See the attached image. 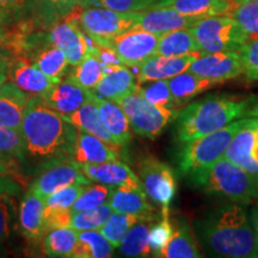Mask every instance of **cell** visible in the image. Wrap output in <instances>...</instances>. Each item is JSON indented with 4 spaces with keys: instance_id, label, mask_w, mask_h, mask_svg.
<instances>
[{
    "instance_id": "cell-42",
    "label": "cell",
    "mask_w": 258,
    "mask_h": 258,
    "mask_svg": "<svg viewBox=\"0 0 258 258\" xmlns=\"http://www.w3.org/2000/svg\"><path fill=\"white\" fill-rule=\"evenodd\" d=\"M172 233L173 226L169 219V207H161L160 218L158 221L154 220L150 228V244L153 256L158 257L160 251L169 243Z\"/></svg>"
},
{
    "instance_id": "cell-26",
    "label": "cell",
    "mask_w": 258,
    "mask_h": 258,
    "mask_svg": "<svg viewBox=\"0 0 258 258\" xmlns=\"http://www.w3.org/2000/svg\"><path fill=\"white\" fill-rule=\"evenodd\" d=\"M70 123L76 125L78 129L88 132V133L95 135V137L102 139L104 143L110 145L115 150H121V146H118L112 135L109 133V131L103 123L99 116L98 108H97L95 95L88 103H85L83 106H80L78 110L71 112V114L63 115Z\"/></svg>"
},
{
    "instance_id": "cell-16",
    "label": "cell",
    "mask_w": 258,
    "mask_h": 258,
    "mask_svg": "<svg viewBox=\"0 0 258 258\" xmlns=\"http://www.w3.org/2000/svg\"><path fill=\"white\" fill-rule=\"evenodd\" d=\"M201 53H191L180 56H163L153 55L150 59L139 64L137 80L139 84L154 82V80H169L172 77L185 72L190 64L198 57L201 56Z\"/></svg>"
},
{
    "instance_id": "cell-23",
    "label": "cell",
    "mask_w": 258,
    "mask_h": 258,
    "mask_svg": "<svg viewBox=\"0 0 258 258\" xmlns=\"http://www.w3.org/2000/svg\"><path fill=\"white\" fill-rule=\"evenodd\" d=\"M80 164H102L106 161L120 160V151L115 150L102 139L79 129L74 145L72 159Z\"/></svg>"
},
{
    "instance_id": "cell-43",
    "label": "cell",
    "mask_w": 258,
    "mask_h": 258,
    "mask_svg": "<svg viewBox=\"0 0 258 258\" xmlns=\"http://www.w3.org/2000/svg\"><path fill=\"white\" fill-rule=\"evenodd\" d=\"M18 219L17 206L11 195H0V247L11 238Z\"/></svg>"
},
{
    "instance_id": "cell-38",
    "label": "cell",
    "mask_w": 258,
    "mask_h": 258,
    "mask_svg": "<svg viewBox=\"0 0 258 258\" xmlns=\"http://www.w3.org/2000/svg\"><path fill=\"white\" fill-rule=\"evenodd\" d=\"M141 221L139 217L112 211L105 224L101 227V233L110 241L114 247L120 246L122 239L137 222Z\"/></svg>"
},
{
    "instance_id": "cell-33",
    "label": "cell",
    "mask_w": 258,
    "mask_h": 258,
    "mask_svg": "<svg viewBox=\"0 0 258 258\" xmlns=\"http://www.w3.org/2000/svg\"><path fill=\"white\" fill-rule=\"evenodd\" d=\"M79 0H36L32 17L37 25L51 28L78 6Z\"/></svg>"
},
{
    "instance_id": "cell-13",
    "label": "cell",
    "mask_w": 258,
    "mask_h": 258,
    "mask_svg": "<svg viewBox=\"0 0 258 258\" xmlns=\"http://www.w3.org/2000/svg\"><path fill=\"white\" fill-rule=\"evenodd\" d=\"M90 183L92 182L85 176L79 164L73 160H69L59 165L49 167L37 175L36 178L32 180L29 189L46 199L51 194L67 186L88 185Z\"/></svg>"
},
{
    "instance_id": "cell-25",
    "label": "cell",
    "mask_w": 258,
    "mask_h": 258,
    "mask_svg": "<svg viewBox=\"0 0 258 258\" xmlns=\"http://www.w3.org/2000/svg\"><path fill=\"white\" fill-rule=\"evenodd\" d=\"M95 101L97 108H98L101 120L109 131V133L112 135V138L115 139L118 146H127L132 140V133L131 123H129V120L123 109L116 102L102 98V97L97 96L96 93Z\"/></svg>"
},
{
    "instance_id": "cell-5",
    "label": "cell",
    "mask_w": 258,
    "mask_h": 258,
    "mask_svg": "<svg viewBox=\"0 0 258 258\" xmlns=\"http://www.w3.org/2000/svg\"><path fill=\"white\" fill-rule=\"evenodd\" d=\"M245 118L235 120L224 128L183 144L178 156L180 172L191 178L224 158L234 135L244 124Z\"/></svg>"
},
{
    "instance_id": "cell-45",
    "label": "cell",
    "mask_w": 258,
    "mask_h": 258,
    "mask_svg": "<svg viewBox=\"0 0 258 258\" xmlns=\"http://www.w3.org/2000/svg\"><path fill=\"white\" fill-rule=\"evenodd\" d=\"M171 0H98V6L118 12H141L150 9L163 8Z\"/></svg>"
},
{
    "instance_id": "cell-8",
    "label": "cell",
    "mask_w": 258,
    "mask_h": 258,
    "mask_svg": "<svg viewBox=\"0 0 258 258\" xmlns=\"http://www.w3.org/2000/svg\"><path fill=\"white\" fill-rule=\"evenodd\" d=\"M137 21L138 12H118L103 6H88L80 11L77 24L93 42L108 47L112 38L134 27Z\"/></svg>"
},
{
    "instance_id": "cell-57",
    "label": "cell",
    "mask_w": 258,
    "mask_h": 258,
    "mask_svg": "<svg viewBox=\"0 0 258 258\" xmlns=\"http://www.w3.org/2000/svg\"><path fill=\"white\" fill-rule=\"evenodd\" d=\"M240 2H244V0H239V3ZM250 2H254V3H258V0H250Z\"/></svg>"
},
{
    "instance_id": "cell-32",
    "label": "cell",
    "mask_w": 258,
    "mask_h": 258,
    "mask_svg": "<svg viewBox=\"0 0 258 258\" xmlns=\"http://www.w3.org/2000/svg\"><path fill=\"white\" fill-rule=\"evenodd\" d=\"M78 240V231L72 227H61L48 232L42 238L41 247L47 257H73L74 247Z\"/></svg>"
},
{
    "instance_id": "cell-49",
    "label": "cell",
    "mask_w": 258,
    "mask_h": 258,
    "mask_svg": "<svg viewBox=\"0 0 258 258\" xmlns=\"http://www.w3.org/2000/svg\"><path fill=\"white\" fill-rule=\"evenodd\" d=\"M72 218V208H48L44 206L43 232H48L61 227H70ZM43 235V237H44Z\"/></svg>"
},
{
    "instance_id": "cell-1",
    "label": "cell",
    "mask_w": 258,
    "mask_h": 258,
    "mask_svg": "<svg viewBox=\"0 0 258 258\" xmlns=\"http://www.w3.org/2000/svg\"><path fill=\"white\" fill-rule=\"evenodd\" d=\"M21 133L24 144L21 171L28 178L72 159L79 129L41 96L30 95Z\"/></svg>"
},
{
    "instance_id": "cell-40",
    "label": "cell",
    "mask_w": 258,
    "mask_h": 258,
    "mask_svg": "<svg viewBox=\"0 0 258 258\" xmlns=\"http://www.w3.org/2000/svg\"><path fill=\"white\" fill-rule=\"evenodd\" d=\"M138 92L151 104L159 106V108L179 110L173 101L167 80H154V82L139 84Z\"/></svg>"
},
{
    "instance_id": "cell-52",
    "label": "cell",
    "mask_w": 258,
    "mask_h": 258,
    "mask_svg": "<svg viewBox=\"0 0 258 258\" xmlns=\"http://www.w3.org/2000/svg\"><path fill=\"white\" fill-rule=\"evenodd\" d=\"M16 22L12 19L11 16H10L5 10H3L0 8V31L5 32L8 31V29L11 27L12 24H15Z\"/></svg>"
},
{
    "instance_id": "cell-37",
    "label": "cell",
    "mask_w": 258,
    "mask_h": 258,
    "mask_svg": "<svg viewBox=\"0 0 258 258\" xmlns=\"http://www.w3.org/2000/svg\"><path fill=\"white\" fill-rule=\"evenodd\" d=\"M104 74V64L93 54H90L82 62L74 66V70L69 74V78L77 85L85 90H92L102 79Z\"/></svg>"
},
{
    "instance_id": "cell-19",
    "label": "cell",
    "mask_w": 258,
    "mask_h": 258,
    "mask_svg": "<svg viewBox=\"0 0 258 258\" xmlns=\"http://www.w3.org/2000/svg\"><path fill=\"white\" fill-rule=\"evenodd\" d=\"M139 83L127 66L122 63L104 66L102 79L92 90L98 97L116 102L117 99L137 91Z\"/></svg>"
},
{
    "instance_id": "cell-21",
    "label": "cell",
    "mask_w": 258,
    "mask_h": 258,
    "mask_svg": "<svg viewBox=\"0 0 258 258\" xmlns=\"http://www.w3.org/2000/svg\"><path fill=\"white\" fill-rule=\"evenodd\" d=\"M108 203L112 211L135 215L141 220L154 221L160 218L157 209L147 201L146 192L143 190L114 188Z\"/></svg>"
},
{
    "instance_id": "cell-28",
    "label": "cell",
    "mask_w": 258,
    "mask_h": 258,
    "mask_svg": "<svg viewBox=\"0 0 258 258\" xmlns=\"http://www.w3.org/2000/svg\"><path fill=\"white\" fill-rule=\"evenodd\" d=\"M166 6L190 17L231 16L235 8L232 0H171Z\"/></svg>"
},
{
    "instance_id": "cell-55",
    "label": "cell",
    "mask_w": 258,
    "mask_h": 258,
    "mask_svg": "<svg viewBox=\"0 0 258 258\" xmlns=\"http://www.w3.org/2000/svg\"><path fill=\"white\" fill-rule=\"evenodd\" d=\"M8 36H6L5 32L0 31V46H4V44L8 43Z\"/></svg>"
},
{
    "instance_id": "cell-24",
    "label": "cell",
    "mask_w": 258,
    "mask_h": 258,
    "mask_svg": "<svg viewBox=\"0 0 258 258\" xmlns=\"http://www.w3.org/2000/svg\"><path fill=\"white\" fill-rule=\"evenodd\" d=\"M10 78L19 89L29 95L43 96L55 84L40 69L24 57L11 60Z\"/></svg>"
},
{
    "instance_id": "cell-54",
    "label": "cell",
    "mask_w": 258,
    "mask_h": 258,
    "mask_svg": "<svg viewBox=\"0 0 258 258\" xmlns=\"http://www.w3.org/2000/svg\"><path fill=\"white\" fill-rule=\"evenodd\" d=\"M79 6L88 8V6H98V0H79Z\"/></svg>"
},
{
    "instance_id": "cell-20",
    "label": "cell",
    "mask_w": 258,
    "mask_h": 258,
    "mask_svg": "<svg viewBox=\"0 0 258 258\" xmlns=\"http://www.w3.org/2000/svg\"><path fill=\"white\" fill-rule=\"evenodd\" d=\"M44 199L29 189L18 209L19 231L25 240L38 243L43 238Z\"/></svg>"
},
{
    "instance_id": "cell-48",
    "label": "cell",
    "mask_w": 258,
    "mask_h": 258,
    "mask_svg": "<svg viewBox=\"0 0 258 258\" xmlns=\"http://www.w3.org/2000/svg\"><path fill=\"white\" fill-rule=\"evenodd\" d=\"M86 185H71L51 194L44 199V206L48 208H72Z\"/></svg>"
},
{
    "instance_id": "cell-11",
    "label": "cell",
    "mask_w": 258,
    "mask_h": 258,
    "mask_svg": "<svg viewBox=\"0 0 258 258\" xmlns=\"http://www.w3.org/2000/svg\"><path fill=\"white\" fill-rule=\"evenodd\" d=\"M47 38L63 50L69 63L73 67L90 55L96 44L69 16L50 28Z\"/></svg>"
},
{
    "instance_id": "cell-6",
    "label": "cell",
    "mask_w": 258,
    "mask_h": 258,
    "mask_svg": "<svg viewBox=\"0 0 258 258\" xmlns=\"http://www.w3.org/2000/svg\"><path fill=\"white\" fill-rule=\"evenodd\" d=\"M195 37L201 54L219 51H239L250 40L232 16H212L200 19L189 28Z\"/></svg>"
},
{
    "instance_id": "cell-18",
    "label": "cell",
    "mask_w": 258,
    "mask_h": 258,
    "mask_svg": "<svg viewBox=\"0 0 258 258\" xmlns=\"http://www.w3.org/2000/svg\"><path fill=\"white\" fill-rule=\"evenodd\" d=\"M93 95L95 93L91 90L80 88L67 77L61 79L59 83L54 84L53 88L41 97L51 109L62 115H67L78 110L80 106L92 98Z\"/></svg>"
},
{
    "instance_id": "cell-34",
    "label": "cell",
    "mask_w": 258,
    "mask_h": 258,
    "mask_svg": "<svg viewBox=\"0 0 258 258\" xmlns=\"http://www.w3.org/2000/svg\"><path fill=\"white\" fill-rule=\"evenodd\" d=\"M112 247L99 230L80 231L73 258H108L112 256Z\"/></svg>"
},
{
    "instance_id": "cell-51",
    "label": "cell",
    "mask_w": 258,
    "mask_h": 258,
    "mask_svg": "<svg viewBox=\"0 0 258 258\" xmlns=\"http://www.w3.org/2000/svg\"><path fill=\"white\" fill-rule=\"evenodd\" d=\"M10 66H11V59L0 51V86L10 78Z\"/></svg>"
},
{
    "instance_id": "cell-27",
    "label": "cell",
    "mask_w": 258,
    "mask_h": 258,
    "mask_svg": "<svg viewBox=\"0 0 258 258\" xmlns=\"http://www.w3.org/2000/svg\"><path fill=\"white\" fill-rule=\"evenodd\" d=\"M167 83H169V88L172 93L175 104L179 110L183 105L188 104L194 97L203 91L213 89L219 84L214 80L203 78L198 74L189 72L188 70L170 78Z\"/></svg>"
},
{
    "instance_id": "cell-53",
    "label": "cell",
    "mask_w": 258,
    "mask_h": 258,
    "mask_svg": "<svg viewBox=\"0 0 258 258\" xmlns=\"http://www.w3.org/2000/svg\"><path fill=\"white\" fill-rule=\"evenodd\" d=\"M251 221H252V225L254 227V231H256L257 237H258V203L257 206L252 209V215H251Z\"/></svg>"
},
{
    "instance_id": "cell-30",
    "label": "cell",
    "mask_w": 258,
    "mask_h": 258,
    "mask_svg": "<svg viewBox=\"0 0 258 258\" xmlns=\"http://www.w3.org/2000/svg\"><path fill=\"white\" fill-rule=\"evenodd\" d=\"M158 257L164 258H199L202 257L200 252L195 237L191 233L189 225L180 222L178 227L173 230L166 246L160 251Z\"/></svg>"
},
{
    "instance_id": "cell-17",
    "label": "cell",
    "mask_w": 258,
    "mask_h": 258,
    "mask_svg": "<svg viewBox=\"0 0 258 258\" xmlns=\"http://www.w3.org/2000/svg\"><path fill=\"white\" fill-rule=\"evenodd\" d=\"M200 19L202 18L184 16L169 6H163L138 12V21L134 27L160 36L170 31L191 28Z\"/></svg>"
},
{
    "instance_id": "cell-50",
    "label": "cell",
    "mask_w": 258,
    "mask_h": 258,
    "mask_svg": "<svg viewBox=\"0 0 258 258\" xmlns=\"http://www.w3.org/2000/svg\"><path fill=\"white\" fill-rule=\"evenodd\" d=\"M35 3L36 0H0V8L5 10L17 23L32 16Z\"/></svg>"
},
{
    "instance_id": "cell-36",
    "label": "cell",
    "mask_w": 258,
    "mask_h": 258,
    "mask_svg": "<svg viewBox=\"0 0 258 258\" xmlns=\"http://www.w3.org/2000/svg\"><path fill=\"white\" fill-rule=\"evenodd\" d=\"M23 148L24 144L21 131L0 125V159L21 173Z\"/></svg>"
},
{
    "instance_id": "cell-46",
    "label": "cell",
    "mask_w": 258,
    "mask_h": 258,
    "mask_svg": "<svg viewBox=\"0 0 258 258\" xmlns=\"http://www.w3.org/2000/svg\"><path fill=\"white\" fill-rule=\"evenodd\" d=\"M27 177L0 159V195L18 196L27 184Z\"/></svg>"
},
{
    "instance_id": "cell-44",
    "label": "cell",
    "mask_w": 258,
    "mask_h": 258,
    "mask_svg": "<svg viewBox=\"0 0 258 258\" xmlns=\"http://www.w3.org/2000/svg\"><path fill=\"white\" fill-rule=\"evenodd\" d=\"M231 16L250 38L258 37V3L250 0L240 2L235 5Z\"/></svg>"
},
{
    "instance_id": "cell-29",
    "label": "cell",
    "mask_w": 258,
    "mask_h": 258,
    "mask_svg": "<svg viewBox=\"0 0 258 258\" xmlns=\"http://www.w3.org/2000/svg\"><path fill=\"white\" fill-rule=\"evenodd\" d=\"M31 62L55 84L62 79L70 64L63 50L49 41L46 46L31 54Z\"/></svg>"
},
{
    "instance_id": "cell-35",
    "label": "cell",
    "mask_w": 258,
    "mask_h": 258,
    "mask_svg": "<svg viewBox=\"0 0 258 258\" xmlns=\"http://www.w3.org/2000/svg\"><path fill=\"white\" fill-rule=\"evenodd\" d=\"M153 221L141 220L135 224L124 235L120 244L122 253L127 257L152 256V247L150 244V228Z\"/></svg>"
},
{
    "instance_id": "cell-56",
    "label": "cell",
    "mask_w": 258,
    "mask_h": 258,
    "mask_svg": "<svg viewBox=\"0 0 258 258\" xmlns=\"http://www.w3.org/2000/svg\"><path fill=\"white\" fill-rule=\"evenodd\" d=\"M250 116H256V117H258V103L254 106H252V109H251V112H250Z\"/></svg>"
},
{
    "instance_id": "cell-12",
    "label": "cell",
    "mask_w": 258,
    "mask_h": 258,
    "mask_svg": "<svg viewBox=\"0 0 258 258\" xmlns=\"http://www.w3.org/2000/svg\"><path fill=\"white\" fill-rule=\"evenodd\" d=\"M224 157L251 175L258 176V117L245 118Z\"/></svg>"
},
{
    "instance_id": "cell-47",
    "label": "cell",
    "mask_w": 258,
    "mask_h": 258,
    "mask_svg": "<svg viewBox=\"0 0 258 258\" xmlns=\"http://www.w3.org/2000/svg\"><path fill=\"white\" fill-rule=\"evenodd\" d=\"M247 80H258V37L250 38L239 50Z\"/></svg>"
},
{
    "instance_id": "cell-3",
    "label": "cell",
    "mask_w": 258,
    "mask_h": 258,
    "mask_svg": "<svg viewBox=\"0 0 258 258\" xmlns=\"http://www.w3.org/2000/svg\"><path fill=\"white\" fill-rule=\"evenodd\" d=\"M253 101L235 96L215 95L185 106L177 116V140L185 144L250 115Z\"/></svg>"
},
{
    "instance_id": "cell-14",
    "label": "cell",
    "mask_w": 258,
    "mask_h": 258,
    "mask_svg": "<svg viewBox=\"0 0 258 258\" xmlns=\"http://www.w3.org/2000/svg\"><path fill=\"white\" fill-rule=\"evenodd\" d=\"M189 72L222 84L244 73L239 51H219L203 54L190 64Z\"/></svg>"
},
{
    "instance_id": "cell-31",
    "label": "cell",
    "mask_w": 258,
    "mask_h": 258,
    "mask_svg": "<svg viewBox=\"0 0 258 258\" xmlns=\"http://www.w3.org/2000/svg\"><path fill=\"white\" fill-rule=\"evenodd\" d=\"M201 53L195 37L189 29L170 31L160 35L156 55L180 56L191 53Z\"/></svg>"
},
{
    "instance_id": "cell-22",
    "label": "cell",
    "mask_w": 258,
    "mask_h": 258,
    "mask_svg": "<svg viewBox=\"0 0 258 258\" xmlns=\"http://www.w3.org/2000/svg\"><path fill=\"white\" fill-rule=\"evenodd\" d=\"M30 95L21 90L14 82L0 86V125L21 131Z\"/></svg>"
},
{
    "instance_id": "cell-10",
    "label": "cell",
    "mask_w": 258,
    "mask_h": 258,
    "mask_svg": "<svg viewBox=\"0 0 258 258\" xmlns=\"http://www.w3.org/2000/svg\"><path fill=\"white\" fill-rule=\"evenodd\" d=\"M159 37V35L144 29L132 27L112 38L108 47L115 51L122 64L138 67L151 56L156 55Z\"/></svg>"
},
{
    "instance_id": "cell-41",
    "label": "cell",
    "mask_w": 258,
    "mask_h": 258,
    "mask_svg": "<svg viewBox=\"0 0 258 258\" xmlns=\"http://www.w3.org/2000/svg\"><path fill=\"white\" fill-rule=\"evenodd\" d=\"M112 186L101 184V183H90L84 188L83 192L74 202L72 206V212L86 211V209H92L99 206L108 203L110 199Z\"/></svg>"
},
{
    "instance_id": "cell-4",
    "label": "cell",
    "mask_w": 258,
    "mask_h": 258,
    "mask_svg": "<svg viewBox=\"0 0 258 258\" xmlns=\"http://www.w3.org/2000/svg\"><path fill=\"white\" fill-rule=\"evenodd\" d=\"M191 179L205 191L222 196L239 205L258 199V176L251 175L225 157L209 169L192 176Z\"/></svg>"
},
{
    "instance_id": "cell-39",
    "label": "cell",
    "mask_w": 258,
    "mask_h": 258,
    "mask_svg": "<svg viewBox=\"0 0 258 258\" xmlns=\"http://www.w3.org/2000/svg\"><path fill=\"white\" fill-rule=\"evenodd\" d=\"M111 213L112 209L109 203L92 209H86V211L72 212L71 227L78 232L101 230V227L105 224Z\"/></svg>"
},
{
    "instance_id": "cell-7",
    "label": "cell",
    "mask_w": 258,
    "mask_h": 258,
    "mask_svg": "<svg viewBox=\"0 0 258 258\" xmlns=\"http://www.w3.org/2000/svg\"><path fill=\"white\" fill-rule=\"evenodd\" d=\"M116 103L123 109L134 133L151 140L156 139L171 121L176 120L179 112L151 104L138 90L117 99Z\"/></svg>"
},
{
    "instance_id": "cell-9",
    "label": "cell",
    "mask_w": 258,
    "mask_h": 258,
    "mask_svg": "<svg viewBox=\"0 0 258 258\" xmlns=\"http://www.w3.org/2000/svg\"><path fill=\"white\" fill-rule=\"evenodd\" d=\"M138 171L147 198L161 207H169L177 186L172 169L156 157L148 156L139 160Z\"/></svg>"
},
{
    "instance_id": "cell-15",
    "label": "cell",
    "mask_w": 258,
    "mask_h": 258,
    "mask_svg": "<svg viewBox=\"0 0 258 258\" xmlns=\"http://www.w3.org/2000/svg\"><path fill=\"white\" fill-rule=\"evenodd\" d=\"M80 167L91 182L101 183L112 188H129L145 191L139 176L121 160L106 161L102 164H83Z\"/></svg>"
},
{
    "instance_id": "cell-2",
    "label": "cell",
    "mask_w": 258,
    "mask_h": 258,
    "mask_svg": "<svg viewBox=\"0 0 258 258\" xmlns=\"http://www.w3.org/2000/svg\"><path fill=\"white\" fill-rule=\"evenodd\" d=\"M209 254L215 257H258V237L247 213L238 203L212 212L195 225Z\"/></svg>"
}]
</instances>
